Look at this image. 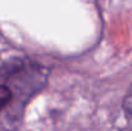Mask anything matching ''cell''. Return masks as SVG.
<instances>
[{"instance_id":"7a4b0ae2","label":"cell","mask_w":132,"mask_h":131,"mask_svg":"<svg viewBox=\"0 0 132 131\" xmlns=\"http://www.w3.org/2000/svg\"><path fill=\"white\" fill-rule=\"evenodd\" d=\"M123 108H125V114H126L127 122H128L130 127L132 129V86L130 87V90H128V93L125 98Z\"/></svg>"},{"instance_id":"6da1fadb","label":"cell","mask_w":132,"mask_h":131,"mask_svg":"<svg viewBox=\"0 0 132 131\" xmlns=\"http://www.w3.org/2000/svg\"><path fill=\"white\" fill-rule=\"evenodd\" d=\"M47 82V68L14 58L0 66V131H18L28 103Z\"/></svg>"}]
</instances>
